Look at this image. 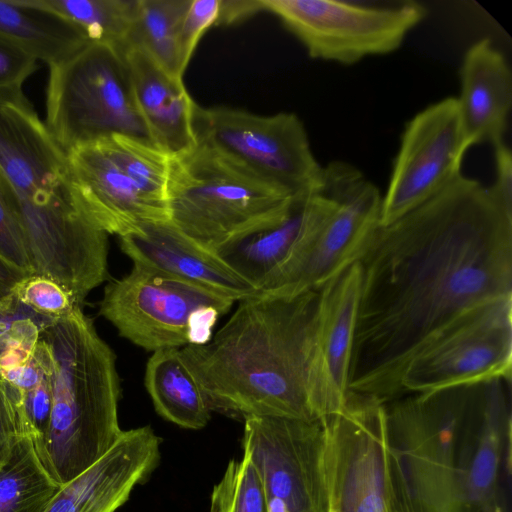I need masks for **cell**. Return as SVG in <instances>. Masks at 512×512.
<instances>
[{"label": "cell", "instance_id": "obj_2", "mask_svg": "<svg viewBox=\"0 0 512 512\" xmlns=\"http://www.w3.org/2000/svg\"><path fill=\"white\" fill-rule=\"evenodd\" d=\"M319 290L256 293L239 301L208 343L180 349L212 411L243 420L324 418L315 351Z\"/></svg>", "mask_w": 512, "mask_h": 512}, {"label": "cell", "instance_id": "obj_28", "mask_svg": "<svg viewBox=\"0 0 512 512\" xmlns=\"http://www.w3.org/2000/svg\"><path fill=\"white\" fill-rule=\"evenodd\" d=\"M76 26L90 43L123 51L138 0H33Z\"/></svg>", "mask_w": 512, "mask_h": 512}, {"label": "cell", "instance_id": "obj_41", "mask_svg": "<svg viewBox=\"0 0 512 512\" xmlns=\"http://www.w3.org/2000/svg\"><path fill=\"white\" fill-rule=\"evenodd\" d=\"M40 317L23 306L14 294L0 300V334L16 319L22 317ZM42 318V317H41Z\"/></svg>", "mask_w": 512, "mask_h": 512}, {"label": "cell", "instance_id": "obj_13", "mask_svg": "<svg viewBox=\"0 0 512 512\" xmlns=\"http://www.w3.org/2000/svg\"><path fill=\"white\" fill-rule=\"evenodd\" d=\"M233 301L165 273L133 263L104 289L99 313L135 345L157 351L188 345L192 316L215 307L225 314Z\"/></svg>", "mask_w": 512, "mask_h": 512}, {"label": "cell", "instance_id": "obj_4", "mask_svg": "<svg viewBox=\"0 0 512 512\" xmlns=\"http://www.w3.org/2000/svg\"><path fill=\"white\" fill-rule=\"evenodd\" d=\"M298 202L289 191L204 142L171 156L169 221L214 253L243 236L284 221Z\"/></svg>", "mask_w": 512, "mask_h": 512}, {"label": "cell", "instance_id": "obj_8", "mask_svg": "<svg viewBox=\"0 0 512 512\" xmlns=\"http://www.w3.org/2000/svg\"><path fill=\"white\" fill-rule=\"evenodd\" d=\"M194 129L204 142L262 179L303 201L324 190V167L294 113L263 116L245 110L196 105Z\"/></svg>", "mask_w": 512, "mask_h": 512}, {"label": "cell", "instance_id": "obj_10", "mask_svg": "<svg viewBox=\"0 0 512 512\" xmlns=\"http://www.w3.org/2000/svg\"><path fill=\"white\" fill-rule=\"evenodd\" d=\"M512 297L473 308L457 318L409 361L401 396L511 380Z\"/></svg>", "mask_w": 512, "mask_h": 512}, {"label": "cell", "instance_id": "obj_15", "mask_svg": "<svg viewBox=\"0 0 512 512\" xmlns=\"http://www.w3.org/2000/svg\"><path fill=\"white\" fill-rule=\"evenodd\" d=\"M511 380L476 384L458 444L460 512H506L500 495L502 466L510 471Z\"/></svg>", "mask_w": 512, "mask_h": 512}, {"label": "cell", "instance_id": "obj_6", "mask_svg": "<svg viewBox=\"0 0 512 512\" xmlns=\"http://www.w3.org/2000/svg\"><path fill=\"white\" fill-rule=\"evenodd\" d=\"M45 125L66 153L114 135L150 141L123 52L88 43L49 66Z\"/></svg>", "mask_w": 512, "mask_h": 512}, {"label": "cell", "instance_id": "obj_7", "mask_svg": "<svg viewBox=\"0 0 512 512\" xmlns=\"http://www.w3.org/2000/svg\"><path fill=\"white\" fill-rule=\"evenodd\" d=\"M324 193L337 205L257 293L295 296L319 290L357 262L380 223L379 188L356 167L332 161L324 167Z\"/></svg>", "mask_w": 512, "mask_h": 512}, {"label": "cell", "instance_id": "obj_38", "mask_svg": "<svg viewBox=\"0 0 512 512\" xmlns=\"http://www.w3.org/2000/svg\"><path fill=\"white\" fill-rule=\"evenodd\" d=\"M20 435L14 403L0 377V464L7 459Z\"/></svg>", "mask_w": 512, "mask_h": 512}, {"label": "cell", "instance_id": "obj_42", "mask_svg": "<svg viewBox=\"0 0 512 512\" xmlns=\"http://www.w3.org/2000/svg\"><path fill=\"white\" fill-rule=\"evenodd\" d=\"M29 275L0 257V300L12 295L16 285Z\"/></svg>", "mask_w": 512, "mask_h": 512}, {"label": "cell", "instance_id": "obj_32", "mask_svg": "<svg viewBox=\"0 0 512 512\" xmlns=\"http://www.w3.org/2000/svg\"><path fill=\"white\" fill-rule=\"evenodd\" d=\"M0 257L34 274L17 211L16 194L0 169Z\"/></svg>", "mask_w": 512, "mask_h": 512}, {"label": "cell", "instance_id": "obj_39", "mask_svg": "<svg viewBox=\"0 0 512 512\" xmlns=\"http://www.w3.org/2000/svg\"><path fill=\"white\" fill-rule=\"evenodd\" d=\"M387 512H423L409 497L398 467L388 451Z\"/></svg>", "mask_w": 512, "mask_h": 512}, {"label": "cell", "instance_id": "obj_18", "mask_svg": "<svg viewBox=\"0 0 512 512\" xmlns=\"http://www.w3.org/2000/svg\"><path fill=\"white\" fill-rule=\"evenodd\" d=\"M67 157L76 204L107 234L121 237L147 223L169 221L168 213L143 196L99 142L78 146Z\"/></svg>", "mask_w": 512, "mask_h": 512}, {"label": "cell", "instance_id": "obj_12", "mask_svg": "<svg viewBox=\"0 0 512 512\" xmlns=\"http://www.w3.org/2000/svg\"><path fill=\"white\" fill-rule=\"evenodd\" d=\"M324 420L328 512H387L384 404L348 392L344 408Z\"/></svg>", "mask_w": 512, "mask_h": 512}, {"label": "cell", "instance_id": "obj_22", "mask_svg": "<svg viewBox=\"0 0 512 512\" xmlns=\"http://www.w3.org/2000/svg\"><path fill=\"white\" fill-rule=\"evenodd\" d=\"M457 98L468 148L503 143L512 105V74L507 60L490 39L472 44L460 68Z\"/></svg>", "mask_w": 512, "mask_h": 512}, {"label": "cell", "instance_id": "obj_36", "mask_svg": "<svg viewBox=\"0 0 512 512\" xmlns=\"http://www.w3.org/2000/svg\"><path fill=\"white\" fill-rule=\"evenodd\" d=\"M52 358L47 345L39 339L33 356L23 366L0 374L3 381L16 388L21 394L35 388L51 374Z\"/></svg>", "mask_w": 512, "mask_h": 512}, {"label": "cell", "instance_id": "obj_17", "mask_svg": "<svg viewBox=\"0 0 512 512\" xmlns=\"http://www.w3.org/2000/svg\"><path fill=\"white\" fill-rule=\"evenodd\" d=\"M161 442L149 425L123 430L100 459L59 487L43 512H116L157 468Z\"/></svg>", "mask_w": 512, "mask_h": 512}, {"label": "cell", "instance_id": "obj_11", "mask_svg": "<svg viewBox=\"0 0 512 512\" xmlns=\"http://www.w3.org/2000/svg\"><path fill=\"white\" fill-rule=\"evenodd\" d=\"M243 454L256 468L268 512H328L324 418L244 419Z\"/></svg>", "mask_w": 512, "mask_h": 512}, {"label": "cell", "instance_id": "obj_43", "mask_svg": "<svg viewBox=\"0 0 512 512\" xmlns=\"http://www.w3.org/2000/svg\"><path fill=\"white\" fill-rule=\"evenodd\" d=\"M507 512V511H506Z\"/></svg>", "mask_w": 512, "mask_h": 512}, {"label": "cell", "instance_id": "obj_40", "mask_svg": "<svg viewBox=\"0 0 512 512\" xmlns=\"http://www.w3.org/2000/svg\"><path fill=\"white\" fill-rule=\"evenodd\" d=\"M263 11L261 0H220L215 25H230Z\"/></svg>", "mask_w": 512, "mask_h": 512}, {"label": "cell", "instance_id": "obj_26", "mask_svg": "<svg viewBox=\"0 0 512 512\" xmlns=\"http://www.w3.org/2000/svg\"><path fill=\"white\" fill-rule=\"evenodd\" d=\"M190 3L191 0H138L124 50L139 49L170 75L182 79L178 37Z\"/></svg>", "mask_w": 512, "mask_h": 512}, {"label": "cell", "instance_id": "obj_3", "mask_svg": "<svg viewBox=\"0 0 512 512\" xmlns=\"http://www.w3.org/2000/svg\"><path fill=\"white\" fill-rule=\"evenodd\" d=\"M40 339L52 358V411L47 433L35 448L50 476L63 485L120 437V379L115 353L82 308L46 323Z\"/></svg>", "mask_w": 512, "mask_h": 512}, {"label": "cell", "instance_id": "obj_37", "mask_svg": "<svg viewBox=\"0 0 512 512\" xmlns=\"http://www.w3.org/2000/svg\"><path fill=\"white\" fill-rule=\"evenodd\" d=\"M495 181L487 187L493 201L512 217V155L510 149L501 143L494 147Z\"/></svg>", "mask_w": 512, "mask_h": 512}, {"label": "cell", "instance_id": "obj_30", "mask_svg": "<svg viewBox=\"0 0 512 512\" xmlns=\"http://www.w3.org/2000/svg\"><path fill=\"white\" fill-rule=\"evenodd\" d=\"M209 512H268L263 483L247 455L230 460L213 487Z\"/></svg>", "mask_w": 512, "mask_h": 512}, {"label": "cell", "instance_id": "obj_5", "mask_svg": "<svg viewBox=\"0 0 512 512\" xmlns=\"http://www.w3.org/2000/svg\"><path fill=\"white\" fill-rule=\"evenodd\" d=\"M475 387L411 393L384 404L388 451L423 512H460L457 452Z\"/></svg>", "mask_w": 512, "mask_h": 512}, {"label": "cell", "instance_id": "obj_16", "mask_svg": "<svg viewBox=\"0 0 512 512\" xmlns=\"http://www.w3.org/2000/svg\"><path fill=\"white\" fill-rule=\"evenodd\" d=\"M0 169L20 203L44 205L73 195L67 153L24 93L0 97Z\"/></svg>", "mask_w": 512, "mask_h": 512}, {"label": "cell", "instance_id": "obj_19", "mask_svg": "<svg viewBox=\"0 0 512 512\" xmlns=\"http://www.w3.org/2000/svg\"><path fill=\"white\" fill-rule=\"evenodd\" d=\"M122 251L134 264L165 273L229 300L258 291L216 253L205 249L170 221L147 223L120 237Z\"/></svg>", "mask_w": 512, "mask_h": 512}, {"label": "cell", "instance_id": "obj_35", "mask_svg": "<svg viewBox=\"0 0 512 512\" xmlns=\"http://www.w3.org/2000/svg\"><path fill=\"white\" fill-rule=\"evenodd\" d=\"M37 69L35 58L0 35V97L24 93V82Z\"/></svg>", "mask_w": 512, "mask_h": 512}, {"label": "cell", "instance_id": "obj_23", "mask_svg": "<svg viewBox=\"0 0 512 512\" xmlns=\"http://www.w3.org/2000/svg\"><path fill=\"white\" fill-rule=\"evenodd\" d=\"M322 192L298 202L282 222L243 236L215 253L257 291L336 208Z\"/></svg>", "mask_w": 512, "mask_h": 512}, {"label": "cell", "instance_id": "obj_25", "mask_svg": "<svg viewBox=\"0 0 512 512\" xmlns=\"http://www.w3.org/2000/svg\"><path fill=\"white\" fill-rule=\"evenodd\" d=\"M144 383L155 410L167 421L191 430L208 424L211 407L179 348L154 351Z\"/></svg>", "mask_w": 512, "mask_h": 512}, {"label": "cell", "instance_id": "obj_21", "mask_svg": "<svg viewBox=\"0 0 512 512\" xmlns=\"http://www.w3.org/2000/svg\"><path fill=\"white\" fill-rule=\"evenodd\" d=\"M122 52L134 100L150 141L171 156L195 147L197 104L182 79L170 75L139 49L128 48Z\"/></svg>", "mask_w": 512, "mask_h": 512}, {"label": "cell", "instance_id": "obj_27", "mask_svg": "<svg viewBox=\"0 0 512 512\" xmlns=\"http://www.w3.org/2000/svg\"><path fill=\"white\" fill-rule=\"evenodd\" d=\"M60 486L43 466L32 439L20 435L0 464V512H43Z\"/></svg>", "mask_w": 512, "mask_h": 512}, {"label": "cell", "instance_id": "obj_33", "mask_svg": "<svg viewBox=\"0 0 512 512\" xmlns=\"http://www.w3.org/2000/svg\"><path fill=\"white\" fill-rule=\"evenodd\" d=\"M49 321L41 317H22L0 334V374L19 368L31 359L40 339V329Z\"/></svg>", "mask_w": 512, "mask_h": 512}, {"label": "cell", "instance_id": "obj_34", "mask_svg": "<svg viewBox=\"0 0 512 512\" xmlns=\"http://www.w3.org/2000/svg\"><path fill=\"white\" fill-rule=\"evenodd\" d=\"M220 0H191L181 22L178 51L183 73L190 62L195 48L205 31L216 24Z\"/></svg>", "mask_w": 512, "mask_h": 512}, {"label": "cell", "instance_id": "obj_9", "mask_svg": "<svg viewBox=\"0 0 512 512\" xmlns=\"http://www.w3.org/2000/svg\"><path fill=\"white\" fill-rule=\"evenodd\" d=\"M312 59L354 65L399 49L427 15L416 1L261 0Z\"/></svg>", "mask_w": 512, "mask_h": 512}, {"label": "cell", "instance_id": "obj_29", "mask_svg": "<svg viewBox=\"0 0 512 512\" xmlns=\"http://www.w3.org/2000/svg\"><path fill=\"white\" fill-rule=\"evenodd\" d=\"M98 142L143 196L168 213L171 155L149 140L132 136L114 135Z\"/></svg>", "mask_w": 512, "mask_h": 512}, {"label": "cell", "instance_id": "obj_31", "mask_svg": "<svg viewBox=\"0 0 512 512\" xmlns=\"http://www.w3.org/2000/svg\"><path fill=\"white\" fill-rule=\"evenodd\" d=\"M13 294L23 306L50 321L64 318L79 307L65 287L39 274L25 277Z\"/></svg>", "mask_w": 512, "mask_h": 512}, {"label": "cell", "instance_id": "obj_14", "mask_svg": "<svg viewBox=\"0 0 512 512\" xmlns=\"http://www.w3.org/2000/svg\"><path fill=\"white\" fill-rule=\"evenodd\" d=\"M456 97L418 112L405 125L382 196L380 224L387 225L420 206L461 173L468 150Z\"/></svg>", "mask_w": 512, "mask_h": 512}, {"label": "cell", "instance_id": "obj_24", "mask_svg": "<svg viewBox=\"0 0 512 512\" xmlns=\"http://www.w3.org/2000/svg\"><path fill=\"white\" fill-rule=\"evenodd\" d=\"M0 35L48 66L90 43L76 26L33 0H0Z\"/></svg>", "mask_w": 512, "mask_h": 512}, {"label": "cell", "instance_id": "obj_1", "mask_svg": "<svg viewBox=\"0 0 512 512\" xmlns=\"http://www.w3.org/2000/svg\"><path fill=\"white\" fill-rule=\"evenodd\" d=\"M361 290L348 392L401 397L411 358L465 312L512 297V217L460 174L373 232L358 260Z\"/></svg>", "mask_w": 512, "mask_h": 512}, {"label": "cell", "instance_id": "obj_20", "mask_svg": "<svg viewBox=\"0 0 512 512\" xmlns=\"http://www.w3.org/2000/svg\"><path fill=\"white\" fill-rule=\"evenodd\" d=\"M361 278L357 261L319 290L315 351L324 417L339 413L346 403Z\"/></svg>", "mask_w": 512, "mask_h": 512}]
</instances>
